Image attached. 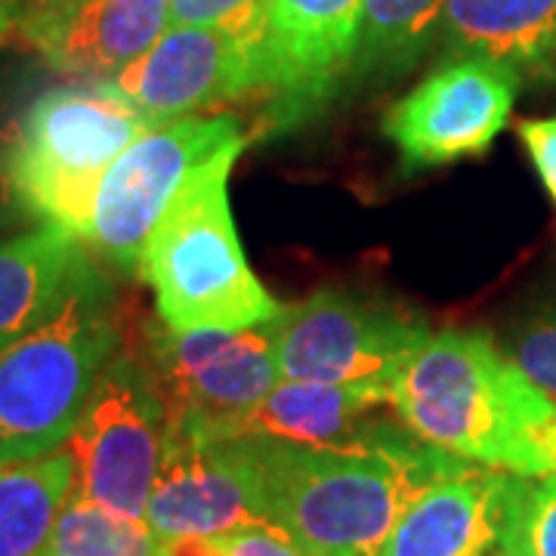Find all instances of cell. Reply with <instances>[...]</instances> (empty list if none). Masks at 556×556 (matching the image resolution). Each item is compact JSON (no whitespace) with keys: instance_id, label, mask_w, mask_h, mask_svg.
I'll use <instances>...</instances> for the list:
<instances>
[{"instance_id":"cell-4","label":"cell","mask_w":556,"mask_h":556,"mask_svg":"<svg viewBox=\"0 0 556 556\" xmlns=\"http://www.w3.org/2000/svg\"><path fill=\"white\" fill-rule=\"evenodd\" d=\"M118 353L115 298L102 273H93L60 313L0 350V460L60 452Z\"/></svg>"},{"instance_id":"cell-20","label":"cell","mask_w":556,"mask_h":556,"mask_svg":"<svg viewBox=\"0 0 556 556\" xmlns=\"http://www.w3.org/2000/svg\"><path fill=\"white\" fill-rule=\"evenodd\" d=\"M445 0H362L353 84L396 78L439 40Z\"/></svg>"},{"instance_id":"cell-21","label":"cell","mask_w":556,"mask_h":556,"mask_svg":"<svg viewBox=\"0 0 556 556\" xmlns=\"http://www.w3.org/2000/svg\"><path fill=\"white\" fill-rule=\"evenodd\" d=\"M161 541L146 519L115 510L68 492L60 517L35 556H161Z\"/></svg>"},{"instance_id":"cell-24","label":"cell","mask_w":556,"mask_h":556,"mask_svg":"<svg viewBox=\"0 0 556 556\" xmlns=\"http://www.w3.org/2000/svg\"><path fill=\"white\" fill-rule=\"evenodd\" d=\"M510 358L544 396L556 402V313H541L519 328Z\"/></svg>"},{"instance_id":"cell-8","label":"cell","mask_w":556,"mask_h":556,"mask_svg":"<svg viewBox=\"0 0 556 556\" xmlns=\"http://www.w3.org/2000/svg\"><path fill=\"white\" fill-rule=\"evenodd\" d=\"M241 134L236 115L179 118L127 146L105 170L80 241L118 273H139V257L189 174Z\"/></svg>"},{"instance_id":"cell-5","label":"cell","mask_w":556,"mask_h":556,"mask_svg":"<svg viewBox=\"0 0 556 556\" xmlns=\"http://www.w3.org/2000/svg\"><path fill=\"white\" fill-rule=\"evenodd\" d=\"M155 127L105 78L43 90L7 142L10 179L25 217L80 239L105 170Z\"/></svg>"},{"instance_id":"cell-17","label":"cell","mask_w":556,"mask_h":556,"mask_svg":"<svg viewBox=\"0 0 556 556\" xmlns=\"http://www.w3.org/2000/svg\"><path fill=\"white\" fill-rule=\"evenodd\" d=\"M442 60H489L522 84L556 75V0H445Z\"/></svg>"},{"instance_id":"cell-9","label":"cell","mask_w":556,"mask_h":556,"mask_svg":"<svg viewBox=\"0 0 556 556\" xmlns=\"http://www.w3.org/2000/svg\"><path fill=\"white\" fill-rule=\"evenodd\" d=\"M142 362L167 405V437L211 439L281 380L269 321L244 331L149 325Z\"/></svg>"},{"instance_id":"cell-14","label":"cell","mask_w":556,"mask_h":556,"mask_svg":"<svg viewBox=\"0 0 556 556\" xmlns=\"http://www.w3.org/2000/svg\"><path fill=\"white\" fill-rule=\"evenodd\" d=\"M519 477L457 460L399 517L380 556H497Z\"/></svg>"},{"instance_id":"cell-6","label":"cell","mask_w":556,"mask_h":556,"mask_svg":"<svg viewBox=\"0 0 556 556\" xmlns=\"http://www.w3.org/2000/svg\"><path fill=\"white\" fill-rule=\"evenodd\" d=\"M167 405L142 356L118 353L105 365L68 442L72 492L121 517L146 519L167 452Z\"/></svg>"},{"instance_id":"cell-19","label":"cell","mask_w":556,"mask_h":556,"mask_svg":"<svg viewBox=\"0 0 556 556\" xmlns=\"http://www.w3.org/2000/svg\"><path fill=\"white\" fill-rule=\"evenodd\" d=\"M75 482L72 455L60 448L31 460H0V556H35Z\"/></svg>"},{"instance_id":"cell-13","label":"cell","mask_w":556,"mask_h":556,"mask_svg":"<svg viewBox=\"0 0 556 556\" xmlns=\"http://www.w3.org/2000/svg\"><path fill=\"white\" fill-rule=\"evenodd\" d=\"M146 522L161 541L211 538L266 522L251 439L167 437Z\"/></svg>"},{"instance_id":"cell-10","label":"cell","mask_w":556,"mask_h":556,"mask_svg":"<svg viewBox=\"0 0 556 556\" xmlns=\"http://www.w3.org/2000/svg\"><path fill=\"white\" fill-rule=\"evenodd\" d=\"M519 78L489 60H442L380 121L405 174L485 155L507 127Z\"/></svg>"},{"instance_id":"cell-29","label":"cell","mask_w":556,"mask_h":556,"mask_svg":"<svg viewBox=\"0 0 556 556\" xmlns=\"http://www.w3.org/2000/svg\"><path fill=\"white\" fill-rule=\"evenodd\" d=\"M161 556H223L217 538H177V541H164Z\"/></svg>"},{"instance_id":"cell-1","label":"cell","mask_w":556,"mask_h":556,"mask_svg":"<svg viewBox=\"0 0 556 556\" xmlns=\"http://www.w3.org/2000/svg\"><path fill=\"white\" fill-rule=\"evenodd\" d=\"M263 519L306 556H380L399 517L460 457L375 420L353 445L251 439Z\"/></svg>"},{"instance_id":"cell-18","label":"cell","mask_w":556,"mask_h":556,"mask_svg":"<svg viewBox=\"0 0 556 556\" xmlns=\"http://www.w3.org/2000/svg\"><path fill=\"white\" fill-rule=\"evenodd\" d=\"M100 273L90 248L56 226L0 241V350L35 331L87 278Z\"/></svg>"},{"instance_id":"cell-11","label":"cell","mask_w":556,"mask_h":556,"mask_svg":"<svg viewBox=\"0 0 556 556\" xmlns=\"http://www.w3.org/2000/svg\"><path fill=\"white\" fill-rule=\"evenodd\" d=\"M362 0H273L260 50V93L269 130L316 118L353 84Z\"/></svg>"},{"instance_id":"cell-15","label":"cell","mask_w":556,"mask_h":556,"mask_svg":"<svg viewBox=\"0 0 556 556\" xmlns=\"http://www.w3.org/2000/svg\"><path fill=\"white\" fill-rule=\"evenodd\" d=\"M170 25V0H78L20 35L56 72L102 80L137 62Z\"/></svg>"},{"instance_id":"cell-28","label":"cell","mask_w":556,"mask_h":556,"mask_svg":"<svg viewBox=\"0 0 556 556\" xmlns=\"http://www.w3.org/2000/svg\"><path fill=\"white\" fill-rule=\"evenodd\" d=\"M78 0H0V13H7L10 20L16 22V31L31 25V22L50 20L60 16L68 7H75Z\"/></svg>"},{"instance_id":"cell-16","label":"cell","mask_w":556,"mask_h":556,"mask_svg":"<svg viewBox=\"0 0 556 556\" xmlns=\"http://www.w3.org/2000/svg\"><path fill=\"white\" fill-rule=\"evenodd\" d=\"M380 405H390V390L378 383L278 380L251 412L223 424L211 439L353 445L375 427Z\"/></svg>"},{"instance_id":"cell-7","label":"cell","mask_w":556,"mask_h":556,"mask_svg":"<svg viewBox=\"0 0 556 556\" xmlns=\"http://www.w3.org/2000/svg\"><path fill=\"white\" fill-rule=\"evenodd\" d=\"M269 331L281 380L378 383L387 390L430 340L427 321L334 288L281 306Z\"/></svg>"},{"instance_id":"cell-30","label":"cell","mask_w":556,"mask_h":556,"mask_svg":"<svg viewBox=\"0 0 556 556\" xmlns=\"http://www.w3.org/2000/svg\"><path fill=\"white\" fill-rule=\"evenodd\" d=\"M16 35V22L10 20L7 13H0V47L7 43V38H13Z\"/></svg>"},{"instance_id":"cell-22","label":"cell","mask_w":556,"mask_h":556,"mask_svg":"<svg viewBox=\"0 0 556 556\" xmlns=\"http://www.w3.org/2000/svg\"><path fill=\"white\" fill-rule=\"evenodd\" d=\"M497 556H556V477H519Z\"/></svg>"},{"instance_id":"cell-3","label":"cell","mask_w":556,"mask_h":556,"mask_svg":"<svg viewBox=\"0 0 556 556\" xmlns=\"http://www.w3.org/2000/svg\"><path fill=\"white\" fill-rule=\"evenodd\" d=\"M244 146L248 137H236L199 164L142 248L137 276L174 331H244L281 313L244 257L229 204V174Z\"/></svg>"},{"instance_id":"cell-12","label":"cell","mask_w":556,"mask_h":556,"mask_svg":"<svg viewBox=\"0 0 556 556\" xmlns=\"http://www.w3.org/2000/svg\"><path fill=\"white\" fill-rule=\"evenodd\" d=\"M155 124L260 93V50L199 25H167L137 62L105 78Z\"/></svg>"},{"instance_id":"cell-25","label":"cell","mask_w":556,"mask_h":556,"mask_svg":"<svg viewBox=\"0 0 556 556\" xmlns=\"http://www.w3.org/2000/svg\"><path fill=\"white\" fill-rule=\"evenodd\" d=\"M214 538L223 556H306L291 538L269 522H248Z\"/></svg>"},{"instance_id":"cell-2","label":"cell","mask_w":556,"mask_h":556,"mask_svg":"<svg viewBox=\"0 0 556 556\" xmlns=\"http://www.w3.org/2000/svg\"><path fill=\"white\" fill-rule=\"evenodd\" d=\"M399 420L448 455L514 477H556V402L485 331L445 328L390 383Z\"/></svg>"},{"instance_id":"cell-23","label":"cell","mask_w":556,"mask_h":556,"mask_svg":"<svg viewBox=\"0 0 556 556\" xmlns=\"http://www.w3.org/2000/svg\"><path fill=\"white\" fill-rule=\"evenodd\" d=\"M273 0H170V25H199L263 50Z\"/></svg>"},{"instance_id":"cell-27","label":"cell","mask_w":556,"mask_h":556,"mask_svg":"<svg viewBox=\"0 0 556 556\" xmlns=\"http://www.w3.org/2000/svg\"><path fill=\"white\" fill-rule=\"evenodd\" d=\"M7 142L10 134H0V232L7 229H16L22 223H31L22 211L20 195L13 189V179H10V164H7Z\"/></svg>"},{"instance_id":"cell-26","label":"cell","mask_w":556,"mask_h":556,"mask_svg":"<svg viewBox=\"0 0 556 556\" xmlns=\"http://www.w3.org/2000/svg\"><path fill=\"white\" fill-rule=\"evenodd\" d=\"M519 139L532 159V167L556 204V118H535L519 124Z\"/></svg>"}]
</instances>
